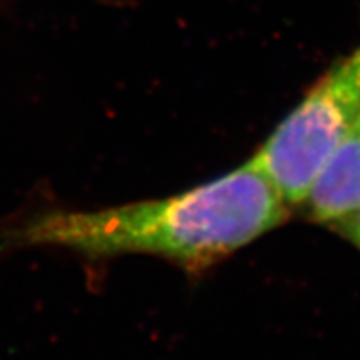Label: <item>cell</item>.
<instances>
[{
    "label": "cell",
    "mask_w": 360,
    "mask_h": 360,
    "mask_svg": "<svg viewBox=\"0 0 360 360\" xmlns=\"http://www.w3.org/2000/svg\"><path fill=\"white\" fill-rule=\"evenodd\" d=\"M292 207L254 160L175 195L96 210H47L0 236V249L56 247L89 259L154 255L202 272L281 227Z\"/></svg>",
    "instance_id": "6da1fadb"
},
{
    "label": "cell",
    "mask_w": 360,
    "mask_h": 360,
    "mask_svg": "<svg viewBox=\"0 0 360 360\" xmlns=\"http://www.w3.org/2000/svg\"><path fill=\"white\" fill-rule=\"evenodd\" d=\"M359 112L360 42L323 72L250 159L287 204L302 205Z\"/></svg>",
    "instance_id": "7a4b0ae2"
},
{
    "label": "cell",
    "mask_w": 360,
    "mask_h": 360,
    "mask_svg": "<svg viewBox=\"0 0 360 360\" xmlns=\"http://www.w3.org/2000/svg\"><path fill=\"white\" fill-rule=\"evenodd\" d=\"M300 207L312 222L323 227L360 209V112L328 155Z\"/></svg>",
    "instance_id": "3957f363"
},
{
    "label": "cell",
    "mask_w": 360,
    "mask_h": 360,
    "mask_svg": "<svg viewBox=\"0 0 360 360\" xmlns=\"http://www.w3.org/2000/svg\"><path fill=\"white\" fill-rule=\"evenodd\" d=\"M328 229L339 233L342 238H345L349 244H352L360 252V209L330 225Z\"/></svg>",
    "instance_id": "277c9868"
}]
</instances>
